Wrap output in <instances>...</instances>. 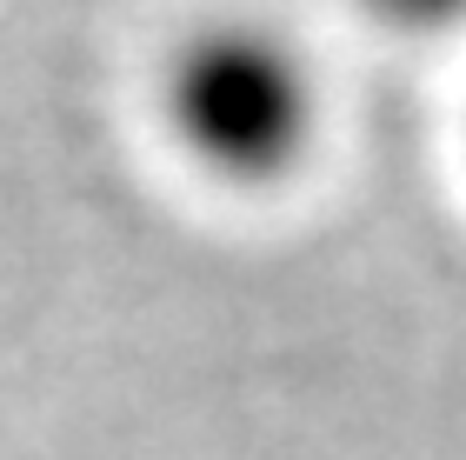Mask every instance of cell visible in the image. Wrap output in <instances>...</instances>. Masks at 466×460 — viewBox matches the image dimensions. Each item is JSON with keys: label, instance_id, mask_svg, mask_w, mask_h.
<instances>
[{"label": "cell", "instance_id": "6da1fadb", "mask_svg": "<svg viewBox=\"0 0 466 460\" xmlns=\"http://www.w3.org/2000/svg\"><path fill=\"white\" fill-rule=\"evenodd\" d=\"M174 120L207 167L233 180H273L313 140V80L287 40L260 27H220L180 60Z\"/></svg>", "mask_w": 466, "mask_h": 460}, {"label": "cell", "instance_id": "7a4b0ae2", "mask_svg": "<svg viewBox=\"0 0 466 460\" xmlns=\"http://www.w3.org/2000/svg\"><path fill=\"white\" fill-rule=\"evenodd\" d=\"M373 14L393 20V27H413V34L466 27V0H373Z\"/></svg>", "mask_w": 466, "mask_h": 460}]
</instances>
